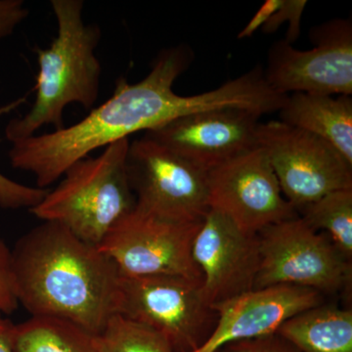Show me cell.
<instances>
[{
  "label": "cell",
  "instance_id": "cell-1",
  "mask_svg": "<svg viewBox=\"0 0 352 352\" xmlns=\"http://www.w3.org/2000/svg\"><path fill=\"white\" fill-rule=\"evenodd\" d=\"M193 61L185 44L162 50L142 80L131 83L120 78L107 101L73 126L12 143L8 157L16 170L36 177V187L48 189L76 162L90 153L139 131H149L189 113L219 108L258 112L264 90L252 72L204 94L182 96L173 85Z\"/></svg>",
  "mask_w": 352,
  "mask_h": 352
},
{
  "label": "cell",
  "instance_id": "cell-2",
  "mask_svg": "<svg viewBox=\"0 0 352 352\" xmlns=\"http://www.w3.org/2000/svg\"><path fill=\"white\" fill-rule=\"evenodd\" d=\"M11 251L18 302L32 316L65 319L96 336L117 314L122 276L98 245L43 221Z\"/></svg>",
  "mask_w": 352,
  "mask_h": 352
},
{
  "label": "cell",
  "instance_id": "cell-3",
  "mask_svg": "<svg viewBox=\"0 0 352 352\" xmlns=\"http://www.w3.org/2000/svg\"><path fill=\"white\" fill-rule=\"evenodd\" d=\"M57 34L50 47L36 50V100L23 117L11 120L6 138L11 143L36 135L39 129L64 127L65 109L78 104L94 108L100 91L102 67L95 54L100 28L85 24L82 0H51Z\"/></svg>",
  "mask_w": 352,
  "mask_h": 352
},
{
  "label": "cell",
  "instance_id": "cell-4",
  "mask_svg": "<svg viewBox=\"0 0 352 352\" xmlns=\"http://www.w3.org/2000/svg\"><path fill=\"white\" fill-rule=\"evenodd\" d=\"M129 139L76 162L30 212L56 222L85 242L99 245L109 231L135 208L127 173Z\"/></svg>",
  "mask_w": 352,
  "mask_h": 352
},
{
  "label": "cell",
  "instance_id": "cell-5",
  "mask_svg": "<svg viewBox=\"0 0 352 352\" xmlns=\"http://www.w3.org/2000/svg\"><path fill=\"white\" fill-rule=\"evenodd\" d=\"M258 236L261 264L254 289L294 286L323 295L351 288V261L327 234L314 230L298 215L266 227Z\"/></svg>",
  "mask_w": 352,
  "mask_h": 352
},
{
  "label": "cell",
  "instance_id": "cell-6",
  "mask_svg": "<svg viewBox=\"0 0 352 352\" xmlns=\"http://www.w3.org/2000/svg\"><path fill=\"white\" fill-rule=\"evenodd\" d=\"M201 281L173 275L122 277L117 314L161 333L175 352H193L217 323L201 294Z\"/></svg>",
  "mask_w": 352,
  "mask_h": 352
},
{
  "label": "cell",
  "instance_id": "cell-7",
  "mask_svg": "<svg viewBox=\"0 0 352 352\" xmlns=\"http://www.w3.org/2000/svg\"><path fill=\"white\" fill-rule=\"evenodd\" d=\"M256 135L282 193L296 212L331 192L352 189V164L314 134L270 120L259 124Z\"/></svg>",
  "mask_w": 352,
  "mask_h": 352
},
{
  "label": "cell",
  "instance_id": "cell-8",
  "mask_svg": "<svg viewBox=\"0 0 352 352\" xmlns=\"http://www.w3.org/2000/svg\"><path fill=\"white\" fill-rule=\"evenodd\" d=\"M127 173L135 207L161 219L201 222L210 210L207 170L152 139L133 141Z\"/></svg>",
  "mask_w": 352,
  "mask_h": 352
},
{
  "label": "cell",
  "instance_id": "cell-9",
  "mask_svg": "<svg viewBox=\"0 0 352 352\" xmlns=\"http://www.w3.org/2000/svg\"><path fill=\"white\" fill-rule=\"evenodd\" d=\"M201 222L182 223L139 208L120 219L98 248L122 277L173 275L201 282L192 245Z\"/></svg>",
  "mask_w": 352,
  "mask_h": 352
},
{
  "label": "cell",
  "instance_id": "cell-10",
  "mask_svg": "<svg viewBox=\"0 0 352 352\" xmlns=\"http://www.w3.org/2000/svg\"><path fill=\"white\" fill-rule=\"evenodd\" d=\"M314 47L300 50L286 41L268 51L266 82L278 94H352V23L333 19L314 27Z\"/></svg>",
  "mask_w": 352,
  "mask_h": 352
},
{
  "label": "cell",
  "instance_id": "cell-11",
  "mask_svg": "<svg viewBox=\"0 0 352 352\" xmlns=\"http://www.w3.org/2000/svg\"><path fill=\"white\" fill-rule=\"evenodd\" d=\"M207 177L210 210L221 212L245 233L258 235L266 227L298 217L258 146L210 168Z\"/></svg>",
  "mask_w": 352,
  "mask_h": 352
},
{
  "label": "cell",
  "instance_id": "cell-12",
  "mask_svg": "<svg viewBox=\"0 0 352 352\" xmlns=\"http://www.w3.org/2000/svg\"><path fill=\"white\" fill-rule=\"evenodd\" d=\"M192 256L208 307L254 289L261 264L258 236L241 230L221 212L208 210L194 238Z\"/></svg>",
  "mask_w": 352,
  "mask_h": 352
},
{
  "label": "cell",
  "instance_id": "cell-13",
  "mask_svg": "<svg viewBox=\"0 0 352 352\" xmlns=\"http://www.w3.org/2000/svg\"><path fill=\"white\" fill-rule=\"evenodd\" d=\"M261 117L245 109H212L182 116L144 136L208 171L258 147Z\"/></svg>",
  "mask_w": 352,
  "mask_h": 352
},
{
  "label": "cell",
  "instance_id": "cell-14",
  "mask_svg": "<svg viewBox=\"0 0 352 352\" xmlns=\"http://www.w3.org/2000/svg\"><path fill=\"white\" fill-rule=\"evenodd\" d=\"M322 302L319 292L300 287L252 289L212 307L217 315L214 330L193 352H217L233 342L276 333L285 321Z\"/></svg>",
  "mask_w": 352,
  "mask_h": 352
},
{
  "label": "cell",
  "instance_id": "cell-15",
  "mask_svg": "<svg viewBox=\"0 0 352 352\" xmlns=\"http://www.w3.org/2000/svg\"><path fill=\"white\" fill-rule=\"evenodd\" d=\"M279 113L281 122L322 139L352 164L351 96L292 94Z\"/></svg>",
  "mask_w": 352,
  "mask_h": 352
},
{
  "label": "cell",
  "instance_id": "cell-16",
  "mask_svg": "<svg viewBox=\"0 0 352 352\" xmlns=\"http://www.w3.org/2000/svg\"><path fill=\"white\" fill-rule=\"evenodd\" d=\"M276 333L300 352H352V310L322 303L285 321Z\"/></svg>",
  "mask_w": 352,
  "mask_h": 352
},
{
  "label": "cell",
  "instance_id": "cell-17",
  "mask_svg": "<svg viewBox=\"0 0 352 352\" xmlns=\"http://www.w3.org/2000/svg\"><path fill=\"white\" fill-rule=\"evenodd\" d=\"M14 352H98L95 335L73 322L32 316L11 330Z\"/></svg>",
  "mask_w": 352,
  "mask_h": 352
},
{
  "label": "cell",
  "instance_id": "cell-18",
  "mask_svg": "<svg viewBox=\"0 0 352 352\" xmlns=\"http://www.w3.org/2000/svg\"><path fill=\"white\" fill-rule=\"evenodd\" d=\"M298 212L314 230L325 231L340 254L351 261L352 189L331 192Z\"/></svg>",
  "mask_w": 352,
  "mask_h": 352
},
{
  "label": "cell",
  "instance_id": "cell-19",
  "mask_svg": "<svg viewBox=\"0 0 352 352\" xmlns=\"http://www.w3.org/2000/svg\"><path fill=\"white\" fill-rule=\"evenodd\" d=\"M95 342L98 352H175L161 333L120 314L113 315Z\"/></svg>",
  "mask_w": 352,
  "mask_h": 352
},
{
  "label": "cell",
  "instance_id": "cell-20",
  "mask_svg": "<svg viewBox=\"0 0 352 352\" xmlns=\"http://www.w3.org/2000/svg\"><path fill=\"white\" fill-rule=\"evenodd\" d=\"M48 189L28 186L14 182L0 173V208L3 210H22L32 208L43 200Z\"/></svg>",
  "mask_w": 352,
  "mask_h": 352
},
{
  "label": "cell",
  "instance_id": "cell-21",
  "mask_svg": "<svg viewBox=\"0 0 352 352\" xmlns=\"http://www.w3.org/2000/svg\"><path fill=\"white\" fill-rule=\"evenodd\" d=\"M307 6V0H282L281 6L263 28L266 34H273L285 23H289L286 41L294 44L300 34V23L303 11Z\"/></svg>",
  "mask_w": 352,
  "mask_h": 352
},
{
  "label": "cell",
  "instance_id": "cell-22",
  "mask_svg": "<svg viewBox=\"0 0 352 352\" xmlns=\"http://www.w3.org/2000/svg\"><path fill=\"white\" fill-rule=\"evenodd\" d=\"M19 307L14 283L12 251L0 238V314H11Z\"/></svg>",
  "mask_w": 352,
  "mask_h": 352
},
{
  "label": "cell",
  "instance_id": "cell-23",
  "mask_svg": "<svg viewBox=\"0 0 352 352\" xmlns=\"http://www.w3.org/2000/svg\"><path fill=\"white\" fill-rule=\"evenodd\" d=\"M228 352H300L278 333L258 339L233 342L224 347Z\"/></svg>",
  "mask_w": 352,
  "mask_h": 352
},
{
  "label": "cell",
  "instance_id": "cell-24",
  "mask_svg": "<svg viewBox=\"0 0 352 352\" xmlns=\"http://www.w3.org/2000/svg\"><path fill=\"white\" fill-rule=\"evenodd\" d=\"M29 14L23 0H0V39L10 36Z\"/></svg>",
  "mask_w": 352,
  "mask_h": 352
},
{
  "label": "cell",
  "instance_id": "cell-25",
  "mask_svg": "<svg viewBox=\"0 0 352 352\" xmlns=\"http://www.w3.org/2000/svg\"><path fill=\"white\" fill-rule=\"evenodd\" d=\"M281 4L282 0H266L258 9V12L254 14V17L245 25L244 29L238 34V38H251L258 30L263 29L266 23L272 17L273 14L279 9Z\"/></svg>",
  "mask_w": 352,
  "mask_h": 352
},
{
  "label": "cell",
  "instance_id": "cell-26",
  "mask_svg": "<svg viewBox=\"0 0 352 352\" xmlns=\"http://www.w3.org/2000/svg\"><path fill=\"white\" fill-rule=\"evenodd\" d=\"M13 324L0 314V352H14L11 344Z\"/></svg>",
  "mask_w": 352,
  "mask_h": 352
},
{
  "label": "cell",
  "instance_id": "cell-27",
  "mask_svg": "<svg viewBox=\"0 0 352 352\" xmlns=\"http://www.w3.org/2000/svg\"><path fill=\"white\" fill-rule=\"evenodd\" d=\"M217 352H228V351H227L226 349H221V351H219Z\"/></svg>",
  "mask_w": 352,
  "mask_h": 352
}]
</instances>
